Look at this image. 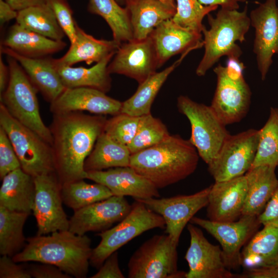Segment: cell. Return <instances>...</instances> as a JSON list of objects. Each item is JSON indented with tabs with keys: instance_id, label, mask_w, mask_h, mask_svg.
<instances>
[{
	"instance_id": "obj_41",
	"label": "cell",
	"mask_w": 278,
	"mask_h": 278,
	"mask_svg": "<svg viewBox=\"0 0 278 278\" xmlns=\"http://www.w3.org/2000/svg\"><path fill=\"white\" fill-rule=\"evenodd\" d=\"M56 18L71 44L76 39V22L67 0H48Z\"/></svg>"
},
{
	"instance_id": "obj_25",
	"label": "cell",
	"mask_w": 278,
	"mask_h": 278,
	"mask_svg": "<svg viewBox=\"0 0 278 278\" xmlns=\"http://www.w3.org/2000/svg\"><path fill=\"white\" fill-rule=\"evenodd\" d=\"M125 7L128 11L133 39L148 37L158 25L172 19L176 7L158 0H127Z\"/></svg>"
},
{
	"instance_id": "obj_49",
	"label": "cell",
	"mask_w": 278,
	"mask_h": 278,
	"mask_svg": "<svg viewBox=\"0 0 278 278\" xmlns=\"http://www.w3.org/2000/svg\"><path fill=\"white\" fill-rule=\"evenodd\" d=\"M14 10L20 11L26 8L48 4V0H5Z\"/></svg>"
},
{
	"instance_id": "obj_24",
	"label": "cell",
	"mask_w": 278,
	"mask_h": 278,
	"mask_svg": "<svg viewBox=\"0 0 278 278\" xmlns=\"http://www.w3.org/2000/svg\"><path fill=\"white\" fill-rule=\"evenodd\" d=\"M1 46L26 57L39 58L61 51L66 43L43 36L15 23L9 28Z\"/></svg>"
},
{
	"instance_id": "obj_12",
	"label": "cell",
	"mask_w": 278,
	"mask_h": 278,
	"mask_svg": "<svg viewBox=\"0 0 278 278\" xmlns=\"http://www.w3.org/2000/svg\"><path fill=\"white\" fill-rule=\"evenodd\" d=\"M190 222L205 229L219 241L223 262L230 270L239 269L242 247L262 225L257 216L246 215L232 222H217L194 216Z\"/></svg>"
},
{
	"instance_id": "obj_16",
	"label": "cell",
	"mask_w": 278,
	"mask_h": 278,
	"mask_svg": "<svg viewBox=\"0 0 278 278\" xmlns=\"http://www.w3.org/2000/svg\"><path fill=\"white\" fill-rule=\"evenodd\" d=\"M255 30L253 52L263 81L266 79L273 56L278 54V7L276 0H266L250 13Z\"/></svg>"
},
{
	"instance_id": "obj_10",
	"label": "cell",
	"mask_w": 278,
	"mask_h": 278,
	"mask_svg": "<svg viewBox=\"0 0 278 278\" xmlns=\"http://www.w3.org/2000/svg\"><path fill=\"white\" fill-rule=\"evenodd\" d=\"M177 246L167 234L154 235L131 256L128 277H185L186 272L178 269Z\"/></svg>"
},
{
	"instance_id": "obj_11",
	"label": "cell",
	"mask_w": 278,
	"mask_h": 278,
	"mask_svg": "<svg viewBox=\"0 0 278 278\" xmlns=\"http://www.w3.org/2000/svg\"><path fill=\"white\" fill-rule=\"evenodd\" d=\"M259 140V130L250 129L230 134L208 170L215 182L245 175L253 164Z\"/></svg>"
},
{
	"instance_id": "obj_38",
	"label": "cell",
	"mask_w": 278,
	"mask_h": 278,
	"mask_svg": "<svg viewBox=\"0 0 278 278\" xmlns=\"http://www.w3.org/2000/svg\"><path fill=\"white\" fill-rule=\"evenodd\" d=\"M170 135L165 125L151 113L140 116L137 130L128 145L131 154L150 148Z\"/></svg>"
},
{
	"instance_id": "obj_27",
	"label": "cell",
	"mask_w": 278,
	"mask_h": 278,
	"mask_svg": "<svg viewBox=\"0 0 278 278\" xmlns=\"http://www.w3.org/2000/svg\"><path fill=\"white\" fill-rule=\"evenodd\" d=\"M276 168L259 165L245 173L247 192L242 215L258 216L263 211L278 185Z\"/></svg>"
},
{
	"instance_id": "obj_48",
	"label": "cell",
	"mask_w": 278,
	"mask_h": 278,
	"mask_svg": "<svg viewBox=\"0 0 278 278\" xmlns=\"http://www.w3.org/2000/svg\"><path fill=\"white\" fill-rule=\"evenodd\" d=\"M18 11L5 0H0V23L1 26L10 21L16 19Z\"/></svg>"
},
{
	"instance_id": "obj_46",
	"label": "cell",
	"mask_w": 278,
	"mask_h": 278,
	"mask_svg": "<svg viewBox=\"0 0 278 278\" xmlns=\"http://www.w3.org/2000/svg\"><path fill=\"white\" fill-rule=\"evenodd\" d=\"M257 218L263 226L269 224L278 225V185Z\"/></svg>"
},
{
	"instance_id": "obj_14",
	"label": "cell",
	"mask_w": 278,
	"mask_h": 278,
	"mask_svg": "<svg viewBox=\"0 0 278 278\" xmlns=\"http://www.w3.org/2000/svg\"><path fill=\"white\" fill-rule=\"evenodd\" d=\"M211 186L194 194L166 198L135 199L160 215L165 222L166 233L178 245L183 229L195 214L207 206Z\"/></svg>"
},
{
	"instance_id": "obj_21",
	"label": "cell",
	"mask_w": 278,
	"mask_h": 278,
	"mask_svg": "<svg viewBox=\"0 0 278 278\" xmlns=\"http://www.w3.org/2000/svg\"><path fill=\"white\" fill-rule=\"evenodd\" d=\"M86 179L108 187L114 196H131L135 199L159 198L158 189L130 166L86 171Z\"/></svg>"
},
{
	"instance_id": "obj_20",
	"label": "cell",
	"mask_w": 278,
	"mask_h": 278,
	"mask_svg": "<svg viewBox=\"0 0 278 278\" xmlns=\"http://www.w3.org/2000/svg\"><path fill=\"white\" fill-rule=\"evenodd\" d=\"M122 102L100 90L85 87L66 88L50 103L53 114L72 112L88 111L96 115H111L121 113Z\"/></svg>"
},
{
	"instance_id": "obj_5",
	"label": "cell",
	"mask_w": 278,
	"mask_h": 278,
	"mask_svg": "<svg viewBox=\"0 0 278 278\" xmlns=\"http://www.w3.org/2000/svg\"><path fill=\"white\" fill-rule=\"evenodd\" d=\"M7 62L9 80L7 88L0 94L1 103L15 119L52 145L50 129L44 124L40 115L37 90L15 59L7 56Z\"/></svg>"
},
{
	"instance_id": "obj_43",
	"label": "cell",
	"mask_w": 278,
	"mask_h": 278,
	"mask_svg": "<svg viewBox=\"0 0 278 278\" xmlns=\"http://www.w3.org/2000/svg\"><path fill=\"white\" fill-rule=\"evenodd\" d=\"M16 263L13 260L12 257L7 255H2L0 258V277H31L26 266Z\"/></svg>"
},
{
	"instance_id": "obj_23",
	"label": "cell",
	"mask_w": 278,
	"mask_h": 278,
	"mask_svg": "<svg viewBox=\"0 0 278 278\" xmlns=\"http://www.w3.org/2000/svg\"><path fill=\"white\" fill-rule=\"evenodd\" d=\"M1 53L13 58L19 63L38 92L50 103L66 89L58 74L55 58L26 57L2 46Z\"/></svg>"
},
{
	"instance_id": "obj_30",
	"label": "cell",
	"mask_w": 278,
	"mask_h": 278,
	"mask_svg": "<svg viewBox=\"0 0 278 278\" xmlns=\"http://www.w3.org/2000/svg\"><path fill=\"white\" fill-rule=\"evenodd\" d=\"M112 54L90 68L82 66L55 65L62 82L65 88H90L108 92L112 80L108 69L114 54Z\"/></svg>"
},
{
	"instance_id": "obj_19",
	"label": "cell",
	"mask_w": 278,
	"mask_h": 278,
	"mask_svg": "<svg viewBox=\"0 0 278 278\" xmlns=\"http://www.w3.org/2000/svg\"><path fill=\"white\" fill-rule=\"evenodd\" d=\"M247 192L245 175L215 182L211 186L207 205L208 219L217 222L236 221L242 215Z\"/></svg>"
},
{
	"instance_id": "obj_1",
	"label": "cell",
	"mask_w": 278,
	"mask_h": 278,
	"mask_svg": "<svg viewBox=\"0 0 278 278\" xmlns=\"http://www.w3.org/2000/svg\"><path fill=\"white\" fill-rule=\"evenodd\" d=\"M107 120L105 115L82 112L53 114L49 128L55 170L61 185L86 179L85 161L104 132Z\"/></svg>"
},
{
	"instance_id": "obj_45",
	"label": "cell",
	"mask_w": 278,
	"mask_h": 278,
	"mask_svg": "<svg viewBox=\"0 0 278 278\" xmlns=\"http://www.w3.org/2000/svg\"><path fill=\"white\" fill-rule=\"evenodd\" d=\"M27 268L31 277L34 278H71L58 267L48 264L29 265Z\"/></svg>"
},
{
	"instance_id": "obj_47",
	"label": "cell",
	"mask_w": 278,
	"mask_h": 278,
	"mask_svg": "<svg viewBox=\"0 0 278 278\" xmlns=\"http://www.w3.org/2000/svg\"><path fill=\"white\" fill-rule=\"evenodd\" d=\"M236 277L278 278V266L246 269L243 274L236 275Z\"/></svg>"
},
{
	"instance_id": "obj_29",
	"label": "cell",
	"mask_w": 278,
	"mask_h": 278,
	"mask_svg": "<svg viewBox=\"0 0 278 278\" xmlns=\"http://www.w3.org/2000/svg\"><path fill=\"white\" fill-rule=\"evenodd\" d=\"M1 181L0 206L30 214L36 192L34 177L20 168L7 174Z\"/></svg>"
},
{
	"instance_id": "obj_26",
	"label": "cell",
	"mask_w": 278,
	"mask_h": 278,
	"mask_svg": "<svg viewBox=\"0 0 278 278\" xmlns=\"http://www.w3.org/2000/svg\"><path fill=\"white\" fill-rule=\"evenodd\" d=\"M241 264L246 269L278 266V225L255 233L241 250Z\"/></svg>"
},
{
	"instance_id": "obj_18",
	"label": "cell",
	"mask_w": 278,
	"mask_h": 278,
	"mask_svg": "<svg viewBox=\"0 0 278 278\" xmlns=\"http://www.w3.org/2000/svg\"><path fill=\"white\" fill-rule=\"evenodd\" d=\"M131 207L125 197L113 195L75 211L69 219V230L79 235L91 231L102 232L122 220Z\"/></svg>"
},
{
	"instance_id": "obj_4",
	"label": "cell",
	"mask_w": 278,
	"mask_h": 278,
	"mask_svg": "<svg viewBox=\"0 0 278 278\" xmlns=\"http://www.w3.org/2000/svg\"><path fill=\"white\" fill-rule=\"evenodd\" d=\"M237 10L221 8L215 17L207 15L210 28L204 26L202 31L204 53L196 70L198 76H204L223 56L239 59L241 55L236 42L245 41L251 23L247 6L242 11Z\"/></svg>"
},
{
	"instance_id": "obj_3",
	"label": "cell",
	"mask_w": 278,
	"mask_h": 278,
	"mask_svg": "<svg viewBox=\"0 0 278 278\" xmlns=\"http://www.w3.org/2000/svg\"><path fill=\"white\" fill-rule=\"evenodd\" d=\"M26 241L23 250L12 257L14 262L51 264L72 277H86L93 250L88 236L68 230L54 232L50 235H37Z\"/></svg>"
},
{
	"instance_id": "obj_35",
	"label": "cell",
	"mask_w": 278,
	"mask_h": 278,
	"mask_svg": "<svg viewBox=\"0 0 278 278\" xmlns=\"http://www.w3.org/2000/svg\"><path fill=\"white\" fill-rule=\"evenodd\" d=\"M30 213L0 206V254L12 257L25 246L23 227Z\"/></svg>"
},
{
	"instance_id": "obj_52",
	"label": "cell",
	"mask_w": 278,
	"mask_h": 278,
	"mask_svg": "<svg viewBox=\"0 0 278 278\" xmlns=\"http://www.w3.org/2000/svg\"><path fill=\"white\" fill-rule=\"evenodd\" d=\"M160 2L165 4L166 5L171 6L173 7H176V0H158Z\"/></svg>"
},
{
	"instance_id": "obj_50",
	"label": "cell",
	"mask_w": 278,
	"mask_h": 278,
	"mask_svg": "<svg viewBox=\"0 0 278 278\" xmlns=\"http://www.w3.org/2000/svg\"><path fill=\"white\" fill-rule=\"evenodd\" d=\"M203 5H217L221 8L229 9H238L239 8V3H244L246 0H198Z\"/></svg>"
},
{
	"instance_id": "obj_37",
	"label": "cell",
	"mask_w": 278,
	"mask_h": 278,
	"mask_svg": "<svg viewBox=\"0 0 278 278\" xmlns=\"http://www.w3.org/2000/svg\"><path fill=\"white\" fill-rule=\"evenodd\" d=\"M278 166V108L271 107L268 119L259 130V140L252 166ZM251 167V168H252Z\"/></svg>"
},
{
	"instance_id": "obj_31",
	"label": "cell",
	"mask_w": 278,
	"mask_h": 278,
	"mask_svg": "<svg viewBox=\"0 0 278 278\" xmlns=\"http://www.w3.org/2000/svg\"><path fill=\"white\" fill-rule=\"evenodd\" d=\"M188 53L182 54L181 58L170 66L160 72H155L138 86L129 98L122 102L121 113L135 116L151 113V108L158 92L169 75L180 64Z\"/></svg>"
},
{
	"instance_id": "obj_40",
	"label": "cell",
	"mask_w": 278,
	"mask_h": 278,
	"mask_svg": "<svg viewBox=\"0 0 278 278\" xmlns=\"http://www.w3.org/2000/svg\"><path fill=\"white\" fill-rule=\"evenodd\" d=\"M140 118L120 113L107 119L104 132L116 142L128 146L135 135Z\"/></svg>"
},
{
	"instance_id": "obj_44",
	"label": "cell",
	"mask_w": 278,
	"mask_h": 278,
	"mask_svg": "<svg viewBox=\"0 0 278 278\" xmlns=\"http://www.w3.org/2000/svg\"><path fill=\"white\" fill-rule=\"evenodd\" d=\"M91 278H124L118 263L117 251L112 253Z\"/></svg>"
},
{
	"instance_id": "obj_42",
	"label": "cell",
	"mask_w": 278,
	"mask_h": 278,
	"mask_svg": "<svg viewBox=\"0 0 278 278\" xmlns=\"http://www.w3.org/2000/svg\"><path fill=\"white\" fill-rule=\"evenodd\" d=\"M21 168L13 145L4 130L0 127V179Z\"/></svg>"
},
{
	"instance_id": "obj_32",
	"label": "cell",
	"mask_w": 278,
	"mask_h": 278,
	"mask_svg": "<svg viewBox=\"0 0 278 278\" xmlns=\"http://www.w3.org/2000/svg\"><path fill=\"white\" fill-rule=\"evenodd\" d=\"M131 155L127 146L116 142L103 132L86 159L84 169L86 172L129 166Z\"/></svg>"
},
{
	"instance_id": "obj_53",
	"label": "cell",
	"mask_w": 278,
	"mask_h": 278,
	"mask_svg": "<svg viewBox=\"0 0 278 278\" xmlns=\"http://www.w3.org/2000/svg\"><path fill=\"white\" fill-rule=\"evenodd\" d=\"M119 5H125L127 0H116Z\"/></svg>"
},
{
	"instance_id": "obj_51",
	"label": "cell",
	"mask_w": 278,
	"mask_h": 278,
	"mask_svg": "<svg viewBox=\"0 0 278 278\" xmlns=\"http://www.w3.org/2000/svg\"><path fill=\"white\" fill-rule=\"evenodd\" d=\"M9 80V70L8 64L6 65L0 57V94L3 93L7 87Z\"/></svg>"
},
{
	"instance_id": "obj_15",
	"label": "cell",
	"mask_w": 278,
	"mask_h": 278,
	"mask_svg": "<svg viewBox=\"0 0 278 278\" xmlns=\"http://www.w3.org/2000/svg\"><path fill=\"white\" fill-rule=\"evenodd\" d=\"M158 68L157 54L150 36L121 44L108 66L110 74L126 76L136 80L138 84Z\"/></svg>"
},
{
	"instance_id": "obj_22",
	"label": "cell",
	"mask_w": 278,
	"mask_h": 278,
	"mask_svg": "<svg viewBox=\"0 0 278 278\" xmlns=\"http://www.w3.org/2000/svg\"><path fill=\"white\" fill-rule=\"evenodd\" d=\"M202 34L180 26L172 19L158 25L149 35L155 49L158 67L175 55L202 47Z\"/></svg>"
},
{
	"instance_id": "obj_34",
	"label": "cell",
	"mask_w": 278,
	"mask_h": 278,
	"mask_svg": "<svg viewBox=\"0 0 278 278\" xmlns=\"http://www.w3.org/2000/svg\"><path fill=\"white\" fill-rule=\"evenodd\" d=\"M15 20L21 27L53 40H63L65 36L49 4L20 11Z\"/></svg>"
},
{
	"instance_id": "obj_33",
	"label": "cell",
	"mask_w": 278,
	"mask_h": 278,
	"mask_svg": "<svg viewBox=\"0 0 278 278\" xmlns=\"http://www.w3.org/2000/svg\"><path fill=\"white\" fill-rule=\"evenodd\" d=\"M88 10L106 22L112 31L113 39L118 43L133 39L128 11L116 0H89Z\"/></svg>"
},
{
	"instance_id": "obj_36",
	"label": "cell",
	"mask_w": 278,
	"mask_h": 278,
	"mask_svg": "<svg viewBox=\"0 0 278 278\" xmlns=\"http://www.w3.org/2000/svg\"><path fill=\"white\" fill-rule=\"evenodd\" d=\"M61 195L63 202L74 211L113 196L106 186L89 184L84 179L62 184Z\"/></svg>"
},
{
	"instance_id": "obj_6",
	"label": "cell",
	"mask_w": 278,
	"mask_h": 278,
	"mask_svg": "<svg viewBox=\"0 0 278 278\" xmlns=\"http://www.w3.org/2000/svg\"><path fill=\"white\" fill-rule=\"evenodd\" d=\"M244 68L239 59L228 58L225 66L219 64L213 70L217 84L210 106L225 126L240 121L249 109L251 91Z\"/></svg>"
},
{
	"instance_id": "obj_39",
	"label": "cell",
	"mask_w": 278,
	"mask_h": 278,
	"mask_svg": "<svg viewBox=\"0 0 278 278\" xmlns=\"http://www.w3.org/2000/svg\"><path fill=\"white\" fill-rule=\"evenodd\" d=\"M176 12L172 20L180 26L202 33L204 18L218 6L202 5L198 0H176Z\"/></svg>"
},
{
	"instance_id": "obj_9",
	"label": "cell",
	"mask_w": 278,
	"mask_h": 278,
	"mask_svg": "<svg viewBox=\"0 0 278 278\" xmlns=\"http://www.w3.org/2000/svg\"><path fill=\"white\" fill-rule=\"evenodd\" d=\"M179 111L189 120L191 136L189 140L199 157L209 164L217 156L230 135L211 106L198 103L187 96L177 98Z\"/></svg>"
},
{
	"instance_id": "obj_2",
	"label": "cell",
	"mask_w": 278,
	"mask_h": 278,
	"mask_svg": "<svg viewBox=\"0 0 278 278\" xmlns=\"http://www.w3.org/2000/svg\"><path fill=\"white\" fill-rule=\"evenodd\" d=\"M199 155L189 140L178 134L131 155L129 166L158 189L182 180L196 169Z\"/></svg>"
},
{
	"instance_id": "obj_13",
	"label": "cell",
	"mask_w": 278,
	"mask_h": 278,
	"mask_svg": "<svg viewBox=\"0 0 278 278\" xmlns=\"http://www.w3.org/2000/svg\"><path fill=\"white\" fill-rule=\"evenodd\" d=\"M35 196L32 211L37 235L69 230L70 221L62 207L61 184L56 172L34 177Z\"/></svg>"
},
{
	"instance_id": "obj_7",
	"label": "cell",
	"mask_w": 278,
	"mask_h": 278,
	"mask_svg": "<svg viewBox=\"0 0 278 278\" xmlns=\"http://www.w3.org/2000/svg\"><path fill=\"white\" fill-rule=\"evenodd\" d=\"M0 127L9 138L25 172L33 177L56 172L52 145L15 119L1 102Z\"/></svg>"
},
{
	"instance_id": "obj_8",
	"label": "cell",
	"mask_w": 278,
	"mask_h": 278,
	"mask_svg": "<svg viewBox=\"0 0 278 278\" xmlns=\"http://www.w3.org/2000/svg\"><path fill=\"white\" fill-rule=\"evenodd\" d=\"M154 228H165L163 218L135 200L128 215L113 228L97 234L101 240L92 250L90 264L99 269L112 253L143 233Z\"/></svg>"
},
{
	"instance_id": "obj_28",
	"label": "cell",
	"mask_w": 278,
	"mask_h": 278,
	"mask_svg": "<svg viewBox=\"0 0 278 278\" xmlns=\"http://www.w3.org/2000/svg\"><path fill=\"white\" fill-rule=\"evenodd\" d=\"M75 41L61 58L55 59L58 64L73 66L84 62L88 65L97 63L109 55L115 53L120 44L114 41L98 39L86 33L76 23Z\"/></svg>"
},
{
	"instance_id": "obj_17",
	"label": "cell",
	"mask_w": 278,
	"mask_h": 278,
	"mask_svg": "<svg viewBox=\"0 0 278 278\" xmlns=\"http://www.w3.org/2000/svg\"><path fill=\"white\" fill-rule=\"evenodd\" d=\"M187 230L190 245L185 256L189 267L186 278L236 277V274L226 267L219 246L210 243L193 223L188 224Z\"/></svg>"
}]
</instances>
